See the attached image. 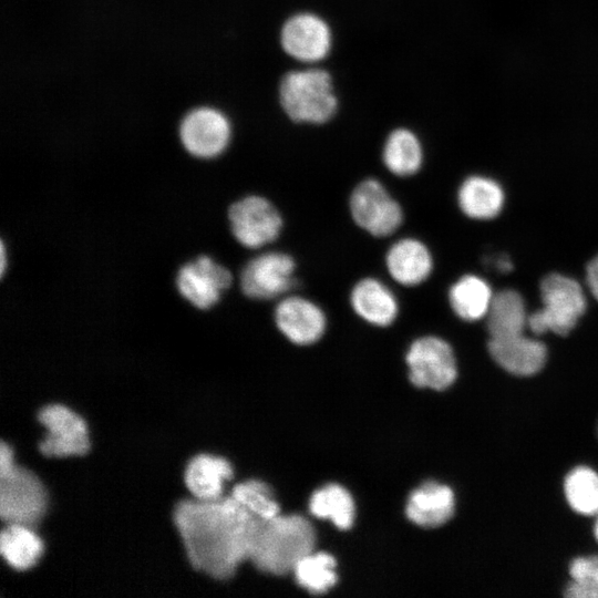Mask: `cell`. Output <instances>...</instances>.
<instances>
[{
    "instance_id": "15",
    "label": "cell",
    "mask_w": 598,
    "mask_h": 598,
    "mask_svg": "<svg viewBox=\"0 0 598 598\" xmlns=\"http://www.w3.org/2000/svg\"><path fill=\"white\" fill-rule=\"evenodd\" d=\"M488 352L504 370L519 377H528L539 372L547 359L545 344L524 336V333L505 338H489Z\"/></svg>"
},
{
    "instance_id": "32",
    "label": "cell",
    "mask_w": 598,
    "mask_h": 598,
    "mask_svg": "<svg viewBox=\"0 0 598 598\" xmlns=\"http://www.w3.org/2000/svg\"><path fill=\"white\" fill-rule=\"evenodd\" d=\"M1 275H3L6 269V249L3 243H1Z\"/></svg>"
},
{
    "instance_id": "17",
    "label": "cell",
    "mask_w": 598,
    "mask_h": 598,
    "mask_svg": "<svg viewBox=\"0 0 598 598\" xmlns=\"http://www.w3.org/2000/svg\"><path fill=\"white\" fill-rule=\"evenodd\" d=\"M350 305L357 316L377 327L391 326L399 315L395 295L377 278L359 280L350 292Z\"/></svg>"
},
{
    "instance_id": "4",
    "label": "cell",
    "mask_w": 598,
    "mask_h": 598,
    "mask_svg": "<svg viewBox=\"0 0 598 598\" xmlns=\"http://www.w3.org/2000/svg\"><path fill=\"white\" fill-rule=\"evenodd\" d=\"M543 308L528 315L527 327L536 334L567 336L586 311L581 286L573 278L549 274L540 282Z\"/></svg>"
},
{
    "instance_id": "14",
    "label": "cell",
    "mask_w": 598,
    "mask_h": 598,
    "mask_svg": "<svg viewBox=\"0 0 598 598\" xmlns=\"http://www.w3.org/2000/svg\"><path fill=\"white\" fill-rule=\"evenodd\" d=\"M283 50L302 62L322 60L331 47L327 23L311 13H299L283 24L280 35Z\"/></svg>"
},
{
    "instance_id": "16",
    "label": "cell",
    "mask_w": 598,
    "mask_h": 598,
    "mask_svg": "<svg viewBox=\"0 0 598 598\" xmlns=\"http://www.w3.org/2000/svg\"><path fill=\"white\" fill-rule=\"evenodd\" d=\"M385 266L398 283L413 287L425 281L433 269L431 251L424 243L406 237L396 240L386 251Z\"/></svg>"
},
{
    "instance_id": "5",
    "label": "cell",
    "mask_w": 598,
    "mask_h": 598,
    "mask_svg": "<svg viewBox=\"0 0 598 598\" xmlns=\"http://www.w3.org/2000/svg\"><path fill=\"white\" fill-rule=\"evenodd\" d=\"M47 506V491L33 472L14 464L0 473V517L4 524L34 527Z\"/></svg>"
},
{
    "instance_id": "27",
    "label": "cell",
    "mask_w": 598,
    "mask_h": 598,
    "mask_svg": "<svg viewBox=\"0 0 598 598\" xmlns=\"http://www.w3.org/2000/svg\"><path fill=\"white\" fill-rule=\"evenodd\" d=\"M569 506L581 515L598 514V474L587 466L571 470L564 482Z\"/></svg>"
},
{
    "instance_id": "31",
    "label": "cell",
    "mask_w": 598,
    "mask_h": 598,
    "mask_svg": "<svg viewBox=\"0 0 598 598\" xmlns=\"http://www.w3.org/2000/svg\"><path fill=\"white\" fill-rule=\"evenodd\" d=\"M498 269L501 271H509L512 269V264L509 261V259L507 258H502L498 260Z\"/></svg>"
},
{
    "instance_id": "26",
    "label": "cell",
    "mask_w": 598,
    "mask_h": 598,
    "mask_svg": "<svg viewBox=\"0 0 598 598\" xmlns=\"http://www.w3.org/2000/svg\"><path fill=\"white\" fill-rule=\"evenodd\" d=\"M296 581L311 594H323L337 582L336 559L328 553H309L293 567Z\"/></svg>"
},
{
    "instance_id": "7",
    "label": "cell",
    "mask_w": 598,
    "mask_h": 598,
    "mask_svg": "<svg viewBox=\"0 0 598 598\" xmlns=\"http://www.w3.org/2000/svg\"><path fill=\"white\" fill-rule=\"evenodd\" d=\"M405 360L410 381L419 388L442 391L451 386L457 377L453 349L435 336L414 340Z\"/></svg>"
},
{
    "instance_id": "13",
    "label": "cell",
    "mask_w": 598,
    "mask_h": 598,
    "mask_svg": "<svg viewBox=\"0 0 598 598\" xmlns=\"http://www.w3.org/2000/svg\"><path fill=\"white\" fill-rule=\"evenodd\" d=\"M275 323L290 342L309 346L324 334L327 317L313 301L300 296H289L277 305Z\"/></svg>"
},
{
    "instance_id": "1",
    "label": "cell",
    "mask_w": 598,
    "mask_h": 598,
    "mask_svg": "<svg viewBox=\"0 0 598 598\" xmlns=\"http://www.w3.org/2000/svg\"><path fill=\"white\" fill-rule=\"evenodd\" d=\"M173 519L192 566L215 579L230 578L249 558L259 522L230 495L182 501Z\"/></svg>"
},
{
    "instance_id": "9",
    "label": "cell",
    "mask_w": 598,
    "mask_h": 598,
    "mask_svg": "<svg viewBox=\"0 0 598 598\" xmlns=\"http://www.w3.org/2000/svg\"><path fill=\"white\" fill-rule=\"evenodd\" d=\"M296 261L281 251L260 254L250 259L240 274L243 292L257 300L277 298L296 285Z\"/></svg>"
},
{
    "instance_id": "11",
    "label": "cell",
    "mask_w": 598,
    "mask_h": 598,
    "mask_svg": "<svg viewBox=\"0 0 598 598\" xmlns=\"http://www.w3.org/2000/svg\"><path fill=\"white\" fill-rule=\"evenodd\" d=\"M179 137L183 146L192 155L212 158L227 147L230 125L221 112L212 107H198L183 118Z\"/></svg>"
},
{
    "instance_id": "12",
    "label": "cell",
    "mask_w": 598,
    "mask_h": 598,
    "mask_svg": "<svg viewBox=\"0 0 598 598\" xmlns=\"http://www.w3.org/2000/svg\"><path fill=\"white\" fill-rule=\"evenodd\" d=\"M230 271L207 256L185 264L177 274L176 285L181 295L193 306L208 309L229 288Z\"/></svg>"
},
{
    "instance_id": "19",
    "label": "cell",
    "mask_w": 598,
    "mask_h": 598,
    "mask_svg": "<svg viewBox=\"0 0 598 598\" xmlns=\"http://www.w3.org/2000/svg\"><path fill=\"white\" fill-rule=\"evenodd\" d=\"M233 477V468L223 457L200 454L186 466L185 484L193 498L209 501L223 496L225 482Z\"/></svg>"
},
{
    "instance_id": "25",
    "label": "cell",
    "mask_w": 598,
    "mask_h": 598,
    "mask_svg": "<svg viewBox=\"0 0 598 598\" xmlns=\"http://www.w3.org/2000/svg\"><path fill=\"white\" fill-rule=\"evenodd\" d=\"M309 508L313 516L329 519L340 529H348L353 524V499L349 492L338 484H329L316 491L310 498Z\"/></svg>"
},
{
    "instance_id": "23",
    "label": "cell",
    "mask_w": 598,
    "mask_h": 598,
    "mask_svg": "<svg viewBox=\"0 0 598 598\" xmlns=\"http://www.w3.org/2000/svg\"><path fill=\"white\" fill-rule=\"evenodd\" d=\"M493 299L489 285L474 275L455 281L448 291V301L454 313L465 321H476L487 315Z\"/></svg>"
},
{
    "instance_id": "3",
    "label": "cell",
    "mask_w": 598,
    "mask_h": 598,
    "mask_svg": "<svg viewBox=\"0 0 598 598\" xmlns=\"http://www.w3.org/2000/svg\"><path fill=\"white\" fill-rule=\"evenodd\" d=\"M279 96L285 112L296 122L324 123L337 109L331 78L320 69L287 73L280 84Z\"/></svg>"
},
{
    "instance_id": "24",
    "label": "cell",
    "mask_w": 598,
    "mask_h": 598,
    "mask_svg": "<svg viewBox=\"0 0 598 598\" xmlns=\"http://www.w3.org/2000/svg\"><path fill=\"white\" fill-rule=\"evenodd\" d=\"M382 158L392 174L400 177L414 175L423 162L421 143L411 131L398 128L388 136Z\"/></svg>"
},
{
    "instance_id": "8",
    "label": "cell",
    "mask_w": 598,
    "mask_h": 598,
    "mask_svg": "<svg viewBox=\"0 0 598 598\" xmlns=\"http://www.w3.org/2000/svg\"><path fill=\"white\" fill-rule=\"evenodd\" d=\"M228 219L236 240L250 249L276 240L283 225L278 209L267 198L258 195L235 202L229 207Z\"/></svg>"
},
{
    "instance_id": "10",
    "label": "cell",
    "mask_w": 598,
    "mask_h": 598,
    "mask_svg": "<svg viewBox=\"0 0 598 598\" xmlns=\"http://www.w3.org/2000/svg\"><path fill=\"white\" fill-rule=\"evenodd\" d=\"M47 435L39 444L45 456H80L90 448L89 430L85 421L71 409L61 404L44 406L38 414Z\"/></svg>"
},
{
    "instance_id": "28",
    "label": "cell",
    "mask_w": 598,
    "mask_h": 598,
    "mask_svg": "<svg viewBox=\"0 0 598 598\" xmlns=\"http://www.w3.org/2000/svg\"><path fill=\"white\" fill-rule=\"evenodd\" d=\"M230 496L259 519H269L280 514L271 489L261 481L239 483L234 486Z\"/></svg>"
},
{
    "instance_id": "33",
    "label": "cell",
    "mask_w": 598,
    "mask_h": 598,
    "mask_svg": "<svg viewBox=\"0 0 598 598\" xmlns=\"http://www.w3.org/2000/svg\"><path fill=\"white\" fill-rule=\"evenodd\" d=\"M594 533H595V537H596V539H597V542H598V518H597V520H596V523H595Z\"/></svg>"
},
{
    "instance_id": "30",
    "label": "cell",
    "mask_w": 598,
    "mask_h": 598,
    "mask_svg": "<svg viewBox=\"0 0 598 598\" xmlns=\"http://www.w3.org/2000/svg\"><path fill=\"white\" fill-rule=\"evenodd\" d=\"M586 280L590 292L598 300V255L587 265Z\"/></svg>"
},
{
    "instance_id": "22",
    "label": "cell",
    "mask_w": 598,
    "mask_h": 598,
    "mask_svg": "<svg viewBox=\"0 0 598 598\" xmlns=\"http://www.w3.org/2000/svg\"><path fill=\"white\" fill-rule=\"evenodd\" d=\"M486 317L491 338L524 333L528 320L523 297L511 289L493 296Z\"/></svg>"
},
{
    "instance_id": "6",
    "label": "cell",
    "mask_w": 598,
    "mask_h": 598,
    "mask_svg": "<svg viewBox=\"0 0 598 598\" xmlns=\"http://www.w3.org/2000/svg\"><path fill=\"white\" fill-rule=\"evenodd\" d=\"M349 208L354 223L375 237L395 233L404 217L401 205L374 178L364 179L354 187Z\"/></svg>"
},
{
    "instance_id": "2",
    "label": "cell",
    "mask_w": 598,
    "mask_h": 598,
    "mask_svg": "<svg viewBox=\"0 0 598 598\" xmlns=\"http://www.w3.org/2000/svg\"><path fill=\"white\" fill-rule=\"evenodd\" d=\"M315 544L316 533L309 520L299 515L279 514L259 519L248 559L265 573L283 575L313 551Z\"/></svg>"
},
{
    "instance_id": "18",
    "label": "cell",
    "mask_w": 598,
    "mask_h": 598,
    "mask_svg": "<svg viewBox=\"0 0 598 598\" xmlns=\"http://www.w3.org/2000/svg\"><path fill=\"white\" fill-rule=\"evenodd\" d=\"M405 512L419 526H441L453 515L454 494L446 485L427 482L411 493Z\"/></svg>"
},
{
    "instance_id": "21",
    "label": "cell",
    "mask_w": 598,
    "mask_h": 598,
    "mask_svg": "<svg viewBox=\"0 0 598 598\" xmlns=\"http://www.w3.org/2000/svg\"><path fill=\"white\" fill-rule=\"evenodd\" d=\"M43 542L32 526L6 524L0 535V551L17 570L32 568L43 554Z\"/></svg>"
},
{
    "instance_id": "20",
    "label": "cell",
    "mask_w": 598,
    "mask_h": 598,
    "mask_svg": "<svg viewBox=\"0 0 598 598\" xmlns=\"http://www.w3.org/2000/svg\"><path fill=\"white\" fill-rule=\"evenodd\" d=\"M461 210L474 219H491L504 205V192L499 184L483 176L467 177L457 192Z\"/></svg>"
},
{
    "instance_id": "29",
    "label": "cell",
    "mask_w": 598,
    "mask_h": 598,
    "mask_svg": "<svg viewBox=\"0 0 598 598\" xmlns=\"http://www.w3.org/2000/svg\"><path fill=\"white\" fill-rule=\"evenodd\" d=\"M569 575L571 581L566 587V597L598 598V555L574 559Z\"/></svg>"
}]
</instances>
